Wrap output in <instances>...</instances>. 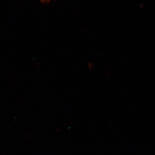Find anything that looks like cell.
<instances>
[{"label": "cell", "mask_w": 155, "mask_h": 155, "mask_svg": "<svg viewBox=\"0 0 155 155\" xmlns=\"http://www.w3.org/2000/svg\"><path fill=\"white\" fill-rule=\"evenodd\" d=\"M41 2H43V3H48L51 0H40Z\"/></svg>", "instance_id": "1"}]
</instances>
